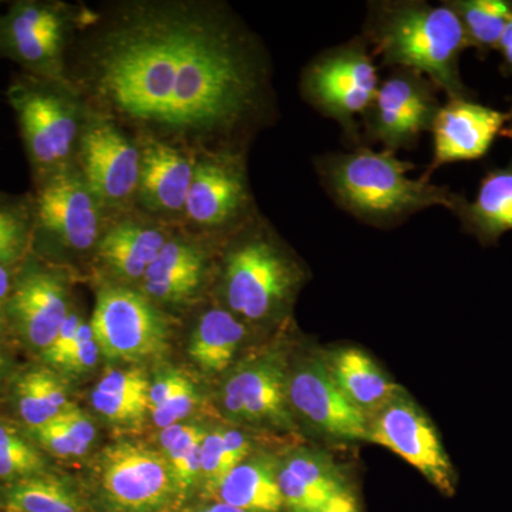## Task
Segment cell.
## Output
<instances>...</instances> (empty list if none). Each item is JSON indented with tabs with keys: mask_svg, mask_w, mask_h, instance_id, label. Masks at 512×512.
I'll return each mask as SVG.
<instances>
[{
	"mask_svg": "<svg viewBox=\"0 0 512 512\" xmlns=\"http://www.w3.org/2000/svg\"><path fill=\"white\" fill-rule=\"evenodd\" d=\"M258 214L247 173V154H201L183 212L188 225L228 237Z\"/></svg>",
	"mask_w": 512,
	"mask_h": 512,
	"instance_id": "9",
	"label": "cell"
},
{
	"mask_svg": "<svg viewBox=\"0 0 512 512\" xmlns=\"http://www.w3.org/2000/svg\"><path fill=\"white\" fill-rule=\"evenodd\" d=\"M156 218L120 215L101 235L96 256L121 281H143L147 269L173 235Z\"/></svg>",
	"mask_w": 512,
	"mask_h": 512,
	"instance_id": "20",
	"label": "cell"
},
{
	"mask_svg": "<svg viewBox=\"0 0 512 512\" xmlns=\"http://www.w3.org/2000/svg\"><path fill=\"white\" fill-rule=\"evenodd\" d=\"M13 276L9 266L0 265V326L8 320V302L12 292Z\"/></svg>",
	"mask_w": 512,
	"mask_h": 512,
	"instance_id": "39",
	"label": "cell"
},
{
	"mask_svg": "<svg viewBox=\"0 0 512 512\" xmlns=\"http://www.w3.org/2000/svg\"><path fill=\"white\" fill-rule=\"evenodd\" d=\"M76 165L107 211L126 214L134 200L137 201L140 144L111 121L87 113L77 147Z\"/></svg>",
	"mask_w": 512,
	"mask_h": 512,
	"instance_id": "12",
	"label": "cell"
},
{
	"mask_svg": "<svg viewBox=\"0 0 512 512\" xmlns=\"http://www.w3.org/2000/svg\"><path fill=\"white\" fill-rule=\"evenodd\" d=\"M35 183V194L29 197L35 238L43 235L67 251H96L110 222L77 165Z\"/></svg>",
	"mask_w": 512,
	"mask_h": 512,
	"instance_id": "8",
	"label": "cell"
},
{
	"mask_svg": "<svg viewBox=\"0 0 512 512\" xmlns=\"http://www.w3.org/2000/svg\"><path fill=\"white\" fill-rule=\"evenodd\" d=\"M207 431L197 424L178 423L163 429L161 446L173 477L177 505L201 485V447Z\"/></svg>",
	"mask_w": 512,
	"mask_h": 512,
	"instance_id": "29",
	"label": "cell"
},
{
	"mask_svg": "<svg viewBox=\"0 0 512 512\" xmlns=\"http://www.w3.org/2000/svg\"><path fill=\"white\" fill-rule=\"evenodd\" d=\"M497 50H500L501 56H503L504 69L512 73V18L505 26Z\"/></svg>",
	"mask_w": 512,
	"mask_h": 512,
	"instance_id": "40",
	"label": "cell"
},
{
	"mask_svg": "<svg viewBox=\"0 0 512 512\" xmlns=\"http://www.w3.org/2000/svg\"><path fill=\"white\" fill-rule=\"evenodd\" d=\"M288 400L295 419L318 436L340 443L367 441V417L333 380L322 349L309 350L289 365Z\"/></svg>",
	"mask_w": 512,
	"mask_h": 512,
	"instance_id": "14",
	"label": "cell"
},
{
	"mask_svg": "<svg viewBox=\"0 0 512 512\" xmlns=\"http://www.w3.org/2000/svg\"><path fill=\"white\" fill-rule=\"evenodd\" d=\"M45 473V460L15 430L0 424V480L13 481Z\"/></svg>",
	"mask_w": 512,
	"mask_h": 512,
	"instance_id": "34",
	"label": "cell"
},
{
	"mask_svg": "<svg viewBox=\"0 0 512 512\" xmlns=\"http://www.w3.org/2000/svg\"><path fill=\"white\" fill-rule=\"evenodd\" d=\"M79 10L60 2L23 0L0 13V56L26 73L64 82V59Z\"/></svg>",
	"mask_w": 512,
	"mask_h": 512,
	"instance_id": "7",
	"label": "cell"
},
{
	"mask_svg": "<svg viewBox=\"0 0 512 512\" xmlns=\"http://www.w3.org/2000/svg\"><path fill=\"white\" fill-rule=\"evenodd\" d=\"M35 181L76 164L87 113L66 83L25 73L8 90Z\"/></svg>",
	"mask_w": 512,
	"mask_h": 512,
	"instance_id": "5",
	"label": "cell"
},
{
	"mask_svg": "<svg viewBox=\"0 0 512 512\" xmlns=\"http://www.w3.org/2000/svg\"><path fill=\"white\" fill-rule=\"evenodd\" d=\"M278 481L286 512H318L349 487L335 461L320 450L298 447L279 458Z\"/></svg>",
	"mask_w": 512,
	"mask_h": 512,
	"instance_id": "21",
	"label": "cell"
},
{
	"mask_svg": "<svg viewBox=\"0 0 512 512\" xmlns=\"http://www.w3.org/2000/svg\"><path fill=\"white\" fill-rule=\"evenodd\" d=\"M30 433L47 451L63 458L84 456L96 440L93 421L74 404Z\"/></svg>",
	"mask_w": 512,
	"mask_h": 512,
	"instance_id": "31",
	"label": "cell"
},
{
	"mask_svg": "<svg viewBox=\"0 0 512 512\" xmlns=\"http://www.w3.org/2000/svg\"><path fill=\"white\" fill-rule=\"evenodd\" d=\"M150 387L140 370H111L94 387L93 407L111 423H137L150 413Z\"/></svg>",
	"mask_w": 512,
	"mask_h": 512,
	"instance_id": "28",
	"label": "cell"
},
{
	"mask_svg": "<svg viewBox=\"0 0 512 512\" xmlns=\"http://www.w3.org/2000/svg\"><path fill=\"white\" fill-rule=\"evenodd\" d=\"M289 362L278 350L249 357L222 387V406L232 419L274 430H298L288 400Z\"/></svg>",
	"mask_w": 512,
	"mask_h": 512,
	"instance_id": "16",
	"label": "cell"
},
{
	"mask_svg": "<svg viewBox=\"0 0 512 512\" xmlns=\"http://www.w3.org/2000/svg\"><path fill=\"white\" fill-rule=\"evenodd\" d=\"M464 231L483 245L497 244L512 229V161L507 167L488 171L476 200H461L454 211Z\"/></svg>",
	"mask_w": 512,
	"mask_h": 512,
	"instance_id": "24",
	"label": "cell"
},
{
	"mask_svg": "<svg viewBox=\"0 0 512 512\" xmlns=\"http://www.w3.org/2000/svg\"><path fill=\"white\" fill-rule=\"evenodd\" d=\"M316 170L333 201L365 224L389 228L430 207L454 212L463 197L424 178L409 177L414 164L396 153L357 146L316 158Z\"/></svg>",
	"mask_w": 512,
	"mask_h": 512,
	"instance_id": "2",
	"label": "cell"
},
{
	"mask_svg": "<svg viewBox=\"0 0 512 512\" xmlns=\"http://www.w3.org/2000/svg\"><path fill=\"white\" fill-rule=\"evenodd\" d=\"M207 258V252L197 242L168 239L141 281L144 295L160 303L190 301L204 284Z\"/></svg>",
	"mask_w": 512,
	"mask_h": 512,
	"instance_id": "23",
	"label": "cell"
},
{
	"mask_svg": "<svg viewBox=\"0 0 512 512\" xmlns=\"http://www.w3.org/2000/svg\"><path fill=\"white\" fill-rule=\"evenodd\" d=\"M16 406L29 429L42 426L66 407L69 394L62 380L46 369H33L19 377L15 386Z\"/></svg>",
	"mask_w": 512,
	"mask_h": 512,
	"instance_id": "30",
	"label": "cell"
},
{
	"mask_svg": "<svg viewBox=\"0 0 512 512\" xmlns=\"http://www.w3.org/2000/svg\"><path fill=\"white\" fill-rule=\"evenodd\" d=\"M137 143L141 165L136 202L158 221L181 220L197 157L160 141Z\"/></svg>",
	"mask_w": 512,
	"mask_h": 512,
	"instance_id": "19",
	"label": "cell"
},
{
	"mask_svg": "<svg viewBox=\"0 0 512 512\" xmlns=\"http://www.w3.org/2000/svg\"><path fill=\"white\" fill-rule=\"evenodd\" d=\"M279 460L251 456L229 471L208 500L245 512H286L278 481Z\"/></svg>",
	"mask_w": 512,
	"mask_h": 512,
	"instance_id": "25",
	"label": "cell"
},
{
	"mask_svg": "<svg viewBox=\"0 0 512 512\" xmlns=\"http://www.w3.org/2000/svg\"><path fill=\"white\" fill-rule=\"evenodd\" d=\"M83 322L82 316L77 315L76 312L70 311L64 320L62 328L57 332L55 340L52 345L42 352L43 360L47 365L53 367L62 366L63 360L66 359L67 353L72 348L74 338H76L77 330H79L80 323Z\"/></svg>",
	"mask_w": 512,
	"mask_h": 512,
	"instance_id": "37",
	"label": "cell"
},
{
	"mask_svg": "<svg viewBox=\"0 0 512 512\" xmlns=\"http://www.w3.org/2000/svg\"><path fill=\"white\" fill-rule=\"evenodd\" d=\"M508 121L507 124H505L503 133H501V136H505L508 138H512V107L511 110L507 113Z\"/></svg>",
	"mask_w": 512,
	"mask_h": 512,
	"instance_id": "42",
	"label": "cell"
},
{
	"mask_svg": "<svg viewBox=\"0 0 512 512\" xmlns=\"http://www.w3.org/2000/svg\"><path fill=\"white\" fill-rule=\"evenodd\" d=\"M2 366H3V356H2V349H0V373H2Z\"/></svg>",
	"mask_w": 512,
	"mask_h": 512,
	"instance_id": "43",
	"label": "cell"
},
{
	"mask_svg": "<svg viewBox=\"0 0 512 512\" xmlns=\"http://www.w3.org/2000/svg\"><path fill=\"white\" fill-rule=\"evenodd\" d=\"M198 394L190 379L158 406L151 407L150 416L160 429L174 426L185 419L197 406Z\"/></svg>",
	"mask_w": 512,
	"mask_h": 512,
	"instance_id": "35",
	"label": "cell"
},
{
	"mask_svg": "<svg viewBox=\"0 0 512 512\" xmlns=\"http://www.w3.org/2000/svg\"><path fill=\"white\" fill-rule=\"evenodd\" d=\"M248 338V325L225 308H211L198 319L188 353L195 365L211 375L227 372Z\"/></svg>",
	"mask_w": 512,
	"mask_h": 512,
	"instance_id": "26",
	"label": "cell"
},
{
	"mask_svg": "<svg viewBox=\"0 0 512 512\" xmlns=\"http://www.w3.org/2000/svg\"><path fill=\"white\" fill-rule=\"evenodd\" d=\"M100 503L107 512H163L177 505L165 457L141 444L107 448L100 466Z\"/></svg>",
	"mask_w": 512,
	"mask_h": 512,
	"instance_id": "15",
	"label": "cell"
},
{
	"mask_svg": "<svg viewBox=\"0 0 512 512\" xmlns=\"http://www.w3.org/2000/svg\"><path fill=\"white\" fill-rule=\"evenodd\" d=\"M379 72L363 37L316 56L303 70L301 90L323 116L335 120L346 136L359 143V121L379 90Z\"/></svg>",
	"mask_w": 512,
	"mask_h": 512,
	"instance_id": "6",
	"label": "cell"
},
{
	"mask_svg": "<svg viewBox=\"0 0 512 512\" xmlns=\"http://www.w3.org/2000/svg\"><path fill=\"white\" fill-rule=\"evenodd\" d=\"M35 241L29 197L0 195V265L15 266Z\"/></svg>",
	"mask_w": 512,
	"mask_h": 512,
	"instance_id": "33",
	"label": "cell"
},
{
	"mask_svg": "<svg viewBox=\"0 0 512 512\" xmlns=\"http://www.w3.org/2000/svg\"><path fill=\"white\" fill-rule=\"evenodd\" d=\"M69 313V286L60 272L29 265L13 279L8 319L32 348L45 352Z\"/></svg>",
	"mask_w": 512,
	"mask_h": 512,
	"instance_id": "17",
	"label": "cell"
},
{
	"mask_svg": "<svg viewBox=\"0 0 512 512\" xmlns=\"http://www.w3.org/2000/svg\"><path fill=\"white\" fill-rule=\"evenodd\" d=\"M447 6L463 23L471 47L497 49L505 26L512 18V2L505 0H451Z\"/></svg>",
	"mask_w": 512,
	"mask_h": 512,
	"instance_id": "32",
	"label": "cell"
},
{
	"mask_svg": "<svg viewBox=\"0 0 512 512\" xmlns=\"http://www.w3.org/2000/svg\"><path fill=\"white\" fill-rule=\"evenodd\" d=\"M440 107L436 86L429 79L410 70L392 69L362 117L365 138L392 153L410 150L421 134L431 131Z\"/></svg>",
	"mask_w": 512,
	"mask_h": 512,
	"instance_id": "13",
	"label": "cell"
},
{
	"mask_svg": "<svg viewBox=\"0 0 512 512\" xmlns=\"http://www.w3.org/2000/svg\"><path fill=\"white\" fill-rule=\"evenodd\" d=\"M322 352L339 389L367 419L404 390L366 350L342 345Z\"/></svg>",
	"mask_w": 512,
	"mask_h": 512,
	"instance_id": "22",
	"label": "cell"
},
{
	"mask_svg": "<svg viewBox=\"0 0 512 512\" xmlns=\"http://www.w3.org/2000/svg\"><path fill=\"white\" fill-rule=\"evenodd\" d=\"M363 39L386 66L421 74L448 99H470L458 63L471 45L463 23L446 3H370Z\"/></svg>",
	"mask_w": 512,
	"mask_h": 512,
	"instance_id": "3",
	"label": "cell"
},
{
	"mask_svg": "<svg viewBox=\"0 0 512 512\" xmlns=\"http://www.w3.org/2000/svg\"><path fill=\"white\" fill-rule=\"evenodd\" d=\"M89 323L100 353L110 360L138 362L168 348L167 316L144 293L128 286L100 288Z\"/></svg>",
	"mask_w": 512,
	"mask_h": 512,
	"instance_id": "10",
	"label": "cell"
},
{
	"mask_svg": "<svg viewBox=\"0 0 512 512\" xmlns=\"http://www.w3.org/2000/svg\"><path fill=\"white\" fill-rule=\"evenodd\" d=\"M100 348L97 345L96 338L90 323H80L79 330H77L76 338L66 359L63 360L60 369L66 372L82 373L86 370L93 369L99 362Z\"/></svg>",
	"mask_w": 512,
	"mask_h": 512,
	"instance_id": "36",
	"label": "cell"
},
{
	"mask_svg": "<svg viewBox=\"0 0 512 512\" xmlns=\"http://www.w3.org/2000/svg\"><path fill=\"white\" fill-rule=\"evenodd\" d=\"M184 512H245L217 500H202L200 503L185 508Z\"/></svg>",
	"mask_w": 512,
	"mask_h": 512,
	"instance_id": "41",
	"label": "cell"
},
{
	"mask_svg": "<svg viewBox=\"0 0 512 512\" xmlns=\"http://www.w3.org/2000/svg\"><path fill=\"white\" fill-rule=\"evenodd\" d=\"M225 239L224 308L247 325L284 319L306 282L301 262L259 212Z\"/></svg>",
	"mask_w": 512,
	"mask_h": 512,
	"instance_id": "4",
	"label": "cell"
},
{
	"mask_svg": "<svg viewBox=\"0 0 512 512\" xmlns=\"http://www.w3.org/2000/svg\"><path fill=\"white\" fill-rule=\"evenodd\" d=\"M0 505L6 512H89L90 507L80 491L64 478L52 474L13 481L0 494Z\"/></svg>",
	"mask_w": 512,
	"mask_h": 512,
	"instance_id": "27",
	"label": "cell"
},
{
	"mask_svg": "<svg viewBox=\"0 0 512 512\" xmlns=\"http://www.w3.org/2000/svg\"><path fill=\"white\" fill-rule=\"evenodd\" d=\"M318 512H360V507L352 488L348 487L333 495Z\"/></svg>",
	"mask_w": 512,
	"mask_h": 512,
	"instance_id": "38",
	"label": "cell"
},
{
	"mask_svg": "<svg viewBox=\"0 0 512 512\" xmlns=\"http://www.w3.org/2000/svg\"><path fill=\"white\" fill-rule=\"evenodd\" d=\"M64 83L136 141L244 153L274 120L261 39L225 3L136 0L79 10Z\"/></svg>",
	"mask_w": 512,
	"mask_h": 512,
	"instance_id": "1",
	"label": "cell"
},
{
	"mask_svg": "<svg viewBox=\"0 0 512 512\" xmlns=\"http://www.w3.org/2000/svg\"><path fill=\"white\" fill-rule=\"evenodd\" d=\"M507 121V113L471 99H448L431 127L433 160L421 178L430 181L441 165L484 157Z\"/></svg>",
	"mask_w": 512,
	"mask_h": 512,
	"instance_id": "18",
	"label": "cell"
},
{
	"mask_svg": "<svg viewBox=\"0 0 512 512\" xmlns=\"http://www.w3.org/2000/svg\"><path fill=\"white\" fill-rule=\"evenodd\" d=\"M367 441L389 448L419 470L440 493H456L457 473L439 431L406 390L367 419Z\"/></svg>",
	"mask_w": 512,
	"mask_h": 512,
	"instance_id": "11",
	"label": "cell"
}]
</instances>
